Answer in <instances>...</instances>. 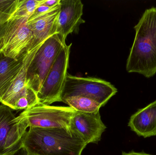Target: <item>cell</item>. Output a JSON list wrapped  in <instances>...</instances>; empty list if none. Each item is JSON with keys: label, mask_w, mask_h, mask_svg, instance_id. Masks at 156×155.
Returning a JSON list of instances; mask_svg holds the SVG:
<instances>
[{"label": "cell", "mask_w": 156, "mask_h": 155, "mask_svg": "<svg viewBox=\"0 0 156 155\" xmlns=\"http://www.w3.org/2000/svg\"><path fill=\"white\" fill-rule=\"evenodd\" d=\"M5 155H33L27 153V151L23 147H22L19 150H17L16 152H13L12 153L8 154Z\"/></svg>", "instance_id": "obj_20"}, {"label": "cell", "mask_w": 156, "mask_h": 155, "mask_svg": "<svg viewBox=\"0 0 156 155\" xmlns=\"http://www.w3.org/2000/svg\"><path fill=\"white\" fill-rule=\"evenodd\" d=\"M44 1V0H19L16 10L11 18L29 19L36 9Z\"/></svg>", "instance_id": "obj_16"}, {"label": "cell", "mask_w": 156, "mask_h": 155, "mask_svg": "<svg viewBox=\"0 0 156 155\" xmlns=\"http://www.w3.org/2000/svg\"><path fill=\"white\" fill-rule=\"evenodd\" d=\"M62 102L69 106L77 112L93 113L99 112L102 105L94 100L83 96H77L62 99Z\"/></svg>", "instance_id": "obj_15"}, {"label": "cell", "mask_w": 156, "mask_h": 155, "mask_svg": "<svg viewBox=\"0 0 156 155\" xmlns=\"http://www.w3.org/2000/svg\"><path fill=\"white\" fill-rule=\"evenodd\" d=\"M134 29L126 71L150 78L156 74V7L145 10Z\"/></svg>", "instance_id": "obj_1"}, {"label": "cell", "mask_w": 156, "mask_h": 155, "mask_svg": "<svg viewBox=\"0 0 156 155\" xmlns=\"http://www.w3.org/2000/svg\"><path fill=\"white\" fill-rule=\"evenodd\" d=\"M26 18H11L0 28V52L18 59L30 48L33 40Z\"/></svg>", "instance_id": "obj_5"}, {"label": "cell", "mask_w": 156, "mask_h": 155, "mask_svg": "<svg viewBox=\"0 0 156 155\" xmlns=\"http://www.w3.org/2000/svg\"><path fill=\"white\" fill-rule=\"evenodd\" d=\"M59 7L55 10L31 20L27 24L32 32L33 40L29 50L36 48L51 35L56 33V21Z\"/></svg>", "instance_id": "obj_12"}, {"label": "cell", "mask_w": 156, "mask_h": 155, "mask_svg": "<svg viewBox=\"0 0 156 155\" xmlns=\"http://www.w3.org/2000/svg\"><path fill=\"white\" fill-rule=\"evenodd\" d=\"M29 127L26 119L20 114L15 116L11 108L0 105V155L12 153L23 147Z\"/></svg>", "instance_id": "obj_7"}, {"label": "cell", "mask_w": 156, "mask_h": 155, "mask_svg": "<svg viewBox=\"0 0 156 155\" xmlns=\"http://www.w3.org/2000/svg\"><path fill=\"white\" fill-rule=\"evenodd\" d=\"M60 0H44L43 4L48 7H55L59 5Z\"/></svg>", "instance_id": "obj_19"}, {"label": "cell", "mask_w": 156, "mask_h": 155, "mask_svg": "<svg viewBox=\"0 0 156 155\" xmlns=\"http://www.w3.org/2000/svg\"><path fill=\"white\" fill-rule=\"evenodd\" d=\"M122 155H152L146 153H136V152H132L129 153H126V152H123L122 153Z\"/></svg>", "instance_id": "obj_21"}, {"label": "cell", "mask_w": 156, "mask_h": 155, "mask_svg": "<svg viewBox=\"0 0 156 155\" xmlns=\"http://www.w3.org/2000/svg\"><path fill=\"white\" fill-rule=\"evenodd\" d=\"M59 7V5H57V6H55V7H48V6L44 5L42 3V4L40 5L36 9L32 15L30 16V18L28 19V20H31V19H34V18H36V17L40 16V15L45 14L48 13L49 12H52V11L55 10L56 9Z\"/></svg>", "instance_id": "obj_18"}, {"label": "cell", "mask_w": 156, "mask_h": 155, "mask_svg": "<svg viewBox=\"0 0 156 155\" xmlns=\"http://www.w3.org/2000/svg\"><path fill=\"white\" fill-rule=\"evenodd\" d=\"M27 51L17 60L7 57L0 52V95L19 71Z\"/></svg>", "instance_id": "obj_14"}, {"label": "cell", "mask_w": 156, "mask_h": 155, "mask_svg": "<svg viewBox=\"0 0 156 155\" xmlns=\"http://www.w3.org/2000/svg\"><path fill=\"white\" fill-rule=\"evenodd\" d=\"M117 92L113 85L102 79L80 77L68 73L61 99L80 96L94 100L104 106Z\"/></svg>", "instance_id": "obj_4"}, {"label": "cell", "mask_w": 156, "mask_h": 155, "mask_svg": "<svg viewBox=\"0 0 156 155\" xmlns=\"http://www.w3.org/2000/svg\"><path fill=\"white\" fill-rule=\"evenodd\" d=\"M41 44L34 49L27 50L19 71L0 95V103L2 104L12 110H19L20 102L29 88L27 83V69Z\"/></svg>", "instance_id": "obj_10"}, {"label": "cell", "mask_w": 156, "mask_h": 155, "mask_svg": "<svg viewBox=\"0 0 156 155\" xmlns=\"http://www.w3.org/2000/svg\"><path fill=\"white\" fill-rule=\"evenodd\" d=\"M76 112L69 106H53L38 103L20 114L26 119L29 127L69 130L70 120Z\"/></svg>", "instance_id": "obj_8"}, {"label": "cell", "mask_w": 156, "mask_h": 155, "mask_svg": "<svg viewBox=\"0 0 156 155\" xmlns=\"http://www.w3.org/2000/svg\"><path fill=\"white\" fill-rule=\"evenodd\" d=\"M128 126L144 138L156 136V100L138 110L130 117Z\"/></svg>", "instance_id": "obj_13"}, {"label": "cell", "mask_w": 156, "mask_h": 155, "mask_svg": "<svg viewBox=\"0 0 156 155\" xmlns=\"http://www.w3.org/2000/svg\"><path fill=\"white\" fill-rule=\"evenodd\" d=\"M19 0H0V28L12 16Z\"/></svg>", "instance_id": "obj_17"}, {"label": "cell", "mask_w": 156, "mask_h": 155, "mask_svg": "<svg viewBox=\"0 0 156 155\" xmlns=\"http://www.w3.org/2000/svg\"><path fill=\"white\" fill-rule=\"evenodd\" d=\"M83 4L80 0H60L56 33L66 41L67 36L79 29L85 21L82 18Z\"/></svg>", "instance_id": "obj_11"}, {"label": "cell", "mask_w": 156, "mask_h": 155, "mask_svg": "<svg viewBox=\"0 0 156 155\" xmlns=\"http://www.w3.org/2000/svg\"><path fill=\"white\" fill-rule=\"evenodd\" d=\"M106 127L100 112L84 113L76 111L71 117L69 130L86 144H97Z\"/></svg>", "instance_id": "obj_9"}, {"label": "cell", "mask_w": 156, "mask_h": 155, "mask_svg": "<svg viewBox=\"0 0 156 155\" xmlns=\"http://www.w3.org/2000/svg\"><path fill=\"white\" fill-rule=\"evenodd\" d=\"M71 45L72 44H66L59 52L37 93L39 103L50 105L62 102L61 96L68 74Z\"/></svg>", "instance_id": "obj_6"}, {"label": "cell", "mask_w": 156, "mask_h": 155, "mask_svg": "<svg viewBox=\"0 0 156 155\" xmlns=\"http://www.w3.org/2000/svg\"><path fill=\"white\" fill-rule=\"evenodd\" d=\"M86 145L66 128L29 127L23 147L33 155H81Z\"/></svg>", "instance_id": "obj_2"}, {"label": "cell", "mask_w": 156, "mask_h": 155, "mask_svg": "<svg viewBox=\"0 0 156 155\" xmlns=\"http://www.w3.org/2000/svg\"><path fill=\"white\" fill-rule=\"evenodd\" d=\"M66 44V41L55 33L44 41L37 51L27 69V86L37 94Z\"/></svg>", "instance_id": "obj_3"}]
</instances>
